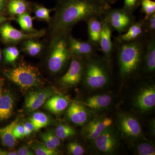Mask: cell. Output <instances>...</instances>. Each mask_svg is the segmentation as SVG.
<instances>
[{
    "mask_svg": "<svg viewBox=\"0 0 155 155\" xmlns=\"http://www.w3.org/2000/svg\"><path fill=\"white\" fill-rule=\"evenodd\" d=\"M111 8L104 0H58L52 24L55 37L67 35L78 22L102 17Z\"/></svg>",
    "mask_w": 155,
    "mask_h": 155,
    "instance_id": "obj_1",
    "label": "cell"
},
{
    "mask_svg": "<svg viewBox=\"0 0 155 155\" xmlns=\"http://www.w3.org/2000/svg\"><path fill=\"white\" fill-rule=\"evenodd\" d=\"M130 42L114 40V51L117 54L119 75L122 80L135 77L143 68V58L147 36Z\"/></svg>",
    "mask_w": 155,
    "mask_h": 155,
    "instance_id": "obj_2",
    "label": "cell"
},
{
    "mask_svg": "<svg viewBox=\"0 0 155 155\" xmlns=\"http://www.w3.org/2000/svg\"><path fill=\"white\" fill-rule=\"evenodd\" d=\"M110 67L97 54L85 59L83 78L85 85L92 90L105 87L110 81Z\"/></svg>",
    "mask_w": 155,
    "mask_h": 155,
    "instance_id": "obj_3",
    "label": "cell"
},
{
    "mask_svg": "<svg viewBox=\"0 0 155 155\" xmlns=\"http://www.w3.org/2000/svg\"><path fill=\"white\" fill-rule=\"evenodd\" d=\"M6 77L22 90H27L44 84L41 74L37 67L22 64L5 70Z\"/></svg>",
    "mask_w": 155,
    "mask_h": 155,
    "instance_id": "obj_4",
    "label": "cell"
},
{
    "mask_svg": "<svg viewBox=\"0 0 155 155\" xmlns=\"http://www.w3.org/2000/svg\"><path fill=\"white\" fill-rule=\"evenodd\" d=\"M68 35L55 38L48 61V67L52 73L61 72L71 59L72 54L67 42Z\"/></svg>",
    "mask_w": 155,
    "mask_h": 155,
    "instance_id": "obj_5",
    "label": "cell"
},
{
    "mask_svg": "<svg viewBox=\"0 0 155 155\" xmlns=\"http://www.w3.org/2000/svg\"><path fill=\"white\" fill-rule=\"evenodd\" d=\"M117 124L122 136L130 141L146 138L140 122L131 114L119 113L117 116Z\"/></svg>",
    "mask_w": 155,
    "mask_h": 155,
    "instance_id": "obj_6",
    "label": "cell"
},
{
    "mask_svg": "<svg viewBox=\"0 0 155 155\" xmlns=\"http://www.w3.org/2000/svg\"><path fill=\"white\" fill-rule=\"evenodd\" d=\"M101 19L107 23L113 30L119 34L124 33L136 20L133 14H130L123 9L110 8L104 13Z\"/></svg>",
    "mask_w": 155,
    "mask_h": 155,
    "instance_id": "obj_7",
    "label": "cell"
},
{
    "mask_svg": "<svg viewBox=\"0 0 155 155\" xmlns=\"http://www.w3.org/2000/svg\"><path fill=\"white\" fill-rule=\"evenodd\" d=\"M91 142L96 150L104 155L114 154L119 145L118 136L112 125L107 127Z\"/></svg>",
    "mask_w": 155,
    "mask_h": 155,
    "instance_id": "obj_8",
    "label": "cell"
},
{
    "mask_svg": "<svg viewBox=\"0 0 155 155\" xmlns=\"http://www.w3.org/2000/svg\"><path fill=\"white\" fill-rule=\"evenodd\" d=\"M68 71L61 78L59 83L65 87L75 86L83 79L85 59L72 55Z\"/></svg>",
    "mask_w": 155,
    "mask_h": 155,
    "instance_id": "obj_9",
    "label": "cell"
},
{
    "mask_svg": "<svg viewBox=\"0 0 155 155\" xmlns=\"http://www.w3.org/2000/svg\"><path fill=\"white\" fill-rule=\"evenodd\" d=\"M113 124V119L110 117L105 116H95L84 126L81 134L87 141L92 142Z\"/></svg>",
    "mask_w": 155,
    "mask_h": 155,
    "instance_id": "obj_10",
    "label": "cell"
},
{
    "mask_svg": "<svg viewBox=\"0 0 155 155\" xmlns=\"http://www.w3.org/2000/svg\"><path fill=\"white\" fill-rule=\"evenodd\" d=\"M133 105L137 110L142 113L150 110L154 107V84H148L141 87L134 97Z\"/></svg>",
    "mask_w": 155,
    "mask_h": 155,
    "instance_id": "obj_11",
    "label": "cell"
},
{
    "mask_svg": "<svg viewBox=\"0 0 155 155\" xmlns=\"http://www.w3.org/2000/svg\"><path fill=\"white\" fill-rule=\"evenodd\" d=\"M90 110L79 101L71 102L66 110L69 122L78 126H84L91 119Z\"/></svg>",
    "mask_w": 155,
    "mask_h": 155,
    "instance_id": "obj_12",
    "label": "cell"
},
{
    "mask_svg": "<svg viewBox=\"0 0 155 155\" xmlns=\"http://www.w3.org/2000/svg\"><path fill=\"white\" fill-rule=\"evenodd\" d=\"M67 42L71 54L86 59L97 54L99 48L88 41H83L67 35Z\"/></svg>",
    "mask_w": 155,
    "mask_h": 155,
    "instance_id": "obj_13",
    "label": "cell"
},
{
    "mask_svg": "<svg viewBox=\"0 0 155 155\" xmlns=\"http://www.w3.org/2000/svg\"><path fill=\"white\" fill-rule=\"evenodd\" d=\"M55 94V90L52 87L30 92L25 97V109L29 112L35 111L43 105L50 97Z\"/></svg>",
    "mask_w": 155,
    "mask_h": 155,
    "instance_id": "obj_14",
    "label": "cell"
},
{
    "mask_svg": "<svg viewBox=\"0 0 155 155\" xmlns=\"http://www.w3.org/2000/svg\"><path fill=\"white\" fill-rule=\"evenodd\" d=\"M45 31L25 33L17 30L9 24H4L0 28V33L5 41L10 42H17L23 40L32 39L42 36Z\"/></svg>",
    "mask_w": 155,
    "mask_h": 155,
    "instance_id": "obj_15",
    "label": "cell"
},
{
    "mask_svg": "<svg viewBox=\"0 0 155 155\" xmlns=\"http://www.w3.org/2000/svg\"><path fill=\"white\" fill-rule=\"evenodd\" d=\"M102 22L101 32L100 37L99 47L102 52L103 58L111 67V61L114 52V45L111 39L114 31L107 23L100 18Z\"/></svg>",
    "mask_w": 155,
    "mask_h": 155,
    "instance_id": "obj_16",
    "label": "cell"
},
{
    "mask_svg": "<svg viewBox=\"0 0 155 155\" xmlns=\"http://www.w3.org/2000/svg\"><path fill=\"white\" fill-rule=\"evenodd\" d=\"M125 32L119 34L114 40L120 42H130L141 39L148 35L145 29L144 18L136 21Z\"/></svg>",
    "mask_w": 155,
    "mask_h": 155,
    "instance_id": "obj_17",
    "label": "cell"
},
{
    "mask_svg": "<svg viewBox=\"0 0 155 155\" xmlns=\"http://www.w3.org/2000/svg\"><path fill=\"white\" fill-rule=\"evenodd\" d=\"M143 69L147 74L155 70V35H148L143 58Z\"/></svg>",
    "mask_w": 155,
    "mask_h": 155,
    "instance_id": "obj_18",
    "label": "cell"
},
{
    "mask_svg": "<svg viewBox=\"0 0 155 155\" xmlns=\"http://www.w3.org/2000/svg\"><path fill=\"white\" fill-rule=\"evenodd\" d=\"M113 100L110 94H104L89 97L83 101L79 102L90 110H102L110 105Z\"/></svg>",
    "mask_w": 155,
    "mask_h": 155,
    "instance_id": "obj_19",
    "label": "cell"
},
{
    "mask_svg": "<svg viewBox=\"0 0 155 155\" xmlns=\"http://www.w3.org/2000/svg\"><path fill=\"white\" fill-rule=\"evenodd\" d=\"M71 103L68 96L61 94L54 95L45 103L44 107L55 114H61L67 110Z\"/></svg>",
    "mask_w": 155,
    "mask_h": 155,
    "instance_id": "obj_20",
    "label": "cell"
},
{
    "mask_svg": "<svg viewBox=\"0 0 155 155\" xmlns=\"http://www.w3.org/2000/svg\"><path fill=\"white\" fill-rule=\"evenodd\" d=\"M15 98L9 91L3 92L0 97V121L10 119L13 114Z\"/></svg>",
    "mask_w": 155,
    "mask_h": 155,
    "instance_id": "obj_21",
    "label": "cell"
},
{
    "mask_svg": "<svg viewBox=\"0 0 155 155\" xmlns=\"http://www.w3.org/2000/svg\"><path fill=\"white\" fill-rule=\"evenodd\" d=\"M88 30V41L99 48L102 22L100 18L93 17L87 21Z\"/></svg>",
    "mask_w": 155,
    "mask_h": 155,
    "instance_id": "obj_22",
    "label": "cell"
},
{
    "mask_svg": "<svg viewBox=\"0 0 155 155\" xmlns=\"http://www.w3.org/2000/svg\"><path fill=\"white\" fill-rule=\"evenodd\" d=\"M17 122V119L6 127L0 128V138L2 144L6 147L12 148L17 144V139L14 137L13 130Z\"/></svg>",
    "mask_w": 155,
    "mask_h": 155,
    "instance_id": "obj_23",
    "label": "cell"
},
{
    "mask_svg": "<svg viewBox=\"0 0 155 155\" xmlns=\"http://www.w3.org/2000/svg\"><path fill=\"white\" fill-rule=\"evenodd\" d=\"M131 146L134 152L139 155H154V146L150 142L143 138L131 141Z\"/></svg>",
    "mask_w": 155,
    "mask_h": 155,
    "instance_id": "obj_24",
    "label": "cell"
},
{
    "mask_svg": "<svg viewBox=\"0 0 155 155\" xmlns=\"http://www.w3.org/2000/svg\"><path fill=\"white\" fill-rule=\"evenodd\" d=\"M33 124L34 131H38L52 123V119L48 116L42 112H36L29 119Z\"/></svg>",
    "mask_w": 155,
    "mask_h": 155,
    "instance_id": "obj_25",
    "label": "cell"
},
{
    "mask_svg": "<svg viewBox=\"0 0 155 155\" xmlns=\"http://www.w3.org/2000/svg\"><path fill=\"white\" fill-rule=\"evenodd\" d=\"M28 4L25 0H10L8 4V9L12 15L24 14L27 10Z\"/></svg>",
    "mask_w": 155,
    "mask_h": 155,
    "instance_id": "obj_26",
    "label": "cell"
},
{
    "mask_svg": "<svg viewBox=\"0 0 155 155\" xmlns=\"http://www.w3.org/2000/svg\"><path fill=\"white\" fill-rule=\"evenodd\" d=\"M54 132L61 140H64L72 137L77 133L73 127L65 123L58 125L55 130Z\"/></svg>",
    "mask_w": 155,
    "mask_h": 155,
    "instance_id": "obj_27",
    "label": "cell"
},
{
    "mask_svg": "<svg viewBox=\"0 0 155 155\" xmlns=\"http://www.w3.org/2000/svg\"><path fill=\"white\" fill-rule=\"evenodd\" d=\"M17 21L22 30L27 32L37 31L33 28V18L28 13L25 12L18 16Z\"/></svg>",
    "mask_w": 155,
    "mask_h": 155,
    "instance_id": "obj_28",
    "label": "cell"
},
{
    "mask_svg": "<svg viewBox=\"0 0 155 155\" xmlns=\"http://www.w3.org/2000/svg\"><path fill=\"white\" fill-rule=\"evenodd\" d=\"M31 147L37 155H57L60 154L58 150L50 149L44 143H33Z\"/></svg>",
    "mask_w": 155,
    "mask_h": 155,
    "instance_id": "obj_29",
    "label": "cell"
},
{
    "mask_svg": "<svg viewBox=\"0 0 155 155\" xmlns=\"http://www.w3.org/2000/svg\"><path fill=\"white\" fill-rule=\"evenodd\" d=\"M42 48L41 44L34 41L31 39H28L25 42L24 50L29 55L35 56L41 52Z\"/></svg>",
    "mask_w": 155,
    "mask_h": 155,
    "instance_id": "obj_30",
    "label": "cell"
},
{
    "mask_svg": "<svg viewBox=\"0 0 155 155\" xmlns=\"http://www.w3.org/2000/svg\"><path fill=\"white\" fill-rule=\"evenodd\" d=\"M141 12L145 14V19L155 13V2L152 0H141Z\"/></svg>",
    "mask_w": 155,
    "mask_h": 155,
    "instance_id": "obj_31",
    "label": "cell"
},
{
    "mask_svg": "<svg viewBox=\"0 0 155 155\" xmlns=\"http://www.w3.org/2000/svg\"><path fill=\"white\" fill-rule=\"evenodd\" d=\"M67 150L69 154L82 155L85 153V150L82 145L77 142H69L67 145Z\"/></svg>",
    "mask_w": 155,
    "mask_h": 155,
    "instance_id": "obj_32",
    "label": "cell"
},
{
    "mask_svg": "<svg viewBox=\"0 0 155 155\" xmlns=\"http://www.w3.org/2000/svg\"><path fill=\"white\" fill-rule=\"evenodd\" d=\"M4 55L6 62L11 64L17 60L19 57V51L15 47H9L4 51Z\"/></svg>",
    "mask_w": 155,
    "mask_h": 155,
    "instance_id": "obj_33",
    "label": "cell"
},
{
    "mask_svg": "<svg viewBox=\"0 0 155 155\" xmlns=\"http://www.w3.org/2000/svg\"><path fill=\"white\" fill-rule=\"evenodd\" d=\"M54 10V9H48L42 6H37L35 13L37 18L48 21L50 19V13Z\"/></svg>",
    "mask_w": 155,
    "mask_h": 155,
    "instance_id": "obj_34",
    "label": "cell"
},
{
    "mask_svg": "<svg viewBox=\"0 0 155 155\" xmlns=\"http://www.w3.org/2000/svg\"><path fill=\"white\" fill-rule=\"evenodd\" d=\"M145 29L148 35H155V13L147 19L144 18Z\"/></svg>",
    "mask_w": 155,
    "mask_h": 155,
    "instance_id": "obj_35",
    "label": "cell"
},
{
    "mask_svg": "<svg viewBox=\"0 0 155 155\" xmlns=\"http://www.w3.org/2000/svg\"><path fill=\"white\" fill-rule=\"evenodd\" d=\"M141 0H124L122 9L127 13L133 14L140 6Z\"/></svg>",
    "mask_w": 155,
    "mask_h": 155,
    "instance_id": "obj_36",
    "label": "cell"
},
{
    "mask_svg": "<svg viewBox=\"0 0 155 155\" xmlns=\"http://www.w3.org/2000/svg\"><path fill=\"white\" fill-rule=\"evenodd\" d=\"M41 138L44 144L50 149L54 150H58V147L55 145L54 144V143L51 140V139L49 137L45 132L41 134Z\"/></svg>",
    "mask_w": 155,
    "mask_h": 155,
    "instance_id": "obj_37",
    "label": "cell"
},
{
    "mask_svg": "<svg viewBox=\"0 0 155 155\" xmlns=\"http://www.w3.org/2000/svg\"><path fill=\"white\" fill-rule=\"evenodd\" d=\"M13 133L14 137L17 139H21L24 137L25 135L23 125L17 124L13 129Z\"/></svg>",
    "mask_w": 155,
    "mask_h": 155,
    "instance_id": "obj_38",
    "label": "cell"
},
{
    "mask_svg": "<svg viewBox=\"0 0 155 155\" xmlns=\"http://www.w3.org/2000/svg\"><path fill=\"white\" fill-rule=\"evenodd\" d=\"M45 132L56 146L58 147L61 146V140L58 138L57 135H56L54 130H47V131H45Z\"/></svg>",
    "mask_w": 155,
    "mask_h": 155,
    "instance_id": "obj_39",
    "label": "cell"
},
{
    "mask_svg": "<svg viewBox=\"0 0 155 155\" xmlns=\"http://www.w3.org/2000/svg\"><path fill=\"white\" fill-rule=\"evenodd\" d=\"M23 126H24L25 137L30 135L32 133V131H34V127L33 124L30 121L25 122L23 125Z\"/></svg>",
    "mask_w": 155,
    "mask_h": 155,
    "instance_id": "obj_40",
    "label": "cell"
},
{
    "mask_svg": "<svg viewBox=\"0 0 155 155\" xmlns=\"http://www.w3.org/2000/svg\"><path fill=\"white\" fill-rule=\"evenodd\" d=\"M17 153L18 155H33L34 153L31 150L29 149L26 146H23L20 147L17 150Z\"/></svg>",
    "mask_w": 155,
    "mask_h": 155,
    "instance_id": "obj_41",
    "label": "cell"
},
{
    "mask_svg": "<svg viewBox=\"0 0 155 155\" xmlns=\"http://www.w3.org/2000/svg\"><path fill=\"white\" fill-rule=\"evenodd\" d=\"M154 119H153L150 122L149 124V130L150 133L153 136H155V123Z\"/></svg>",
    "mask_w": 155,
    "mask_h": 155,
    "instance_id": "obj_42",
    "label": "cell"
},
{
    "mask_svg": "<svg viewBox=\"0 0 155 155\" xmlns=\"http://www.w3.org/2000/svg\"><path fill=\"white\" fill-rule=\"evenodd\" d=\"M3 155H18L17 152L15 151H3Z\"/></svg>",
    "mask_w": 155,
    "mask_h": 155,
    "instance_id": "obj_43",
    "label": "cell"
},
{
    "mask_svg": "<svg viewBox=\"0 0 155 155\" xmlns=\"http://www.w3.org/2000/svg\"><path fill=\"white\" fill-rule=\"evenodd\" d=\"M5 5V0H0V11L2 10Z\"/></svg>",
    "mask_w": 155,
    "mask_h": 155,
    "instance_id": "obj_44",
    "label": "cell"
},
{
    "mask_svg": "<svg viewBox=\"0 0 155 155\" xmlns=\"http://www.w3.org/2000/svg\"><path fill=\"white\" fill-rule=\"evenodd\" d=\"M4 85V83L2 80L0 79V97L2 94L3 91V86Z\"/></svg>",
    "mask_w": 155,
    "mask_h": 155,
    "instance_id": "obj_45",
    "label": "cell"
},
{
    "mask_svg": "<svg viewBox=\"0 0 155 155\" xmlns=\"http://www.w3.org/2000/svg\"><path fill=\"white\" fill-rule=\"evenodd\" d=\"M8 19L5 18V17H3V16L0 15V24L2 23V22H5V21H6V20H8Z\"/></svg>",
    "mask_w": 155,
    "mask_h": 155,
    "instance_id": "obj_46",
    "label": "cell"
},
{
    "mask_svg": "<svg viewBox=\"0 0 155 155\" xmlns=\"http://www.w3.org/2000/svg\"><path fill=\"white\" fill-rule=\"evenodd\" d=\"M104 1H105L106 2L108 3V4H113L116 3L118 0H104Z\"/></svg>",
    "mask_w": 155,
    "mask_h": 155,
    "instance_id": "obj_47",
    "label": "cell"
},
{
    "mask_svg": "<svg viewBox=\"0 0 155 155\" xmlns=\"http://www.w3.org/2000/svg\"><path fill=\"white\" fill-rule=\"evenodd\" d=\"M2 52H1V50H0V61H1V60H2Z\"/></svg>",
    "mask_w": 155,
    "mask_h": 155,
    "instance_id": "obj_48",
    "label": "cell"
},
{
    "mask_svg": "<svg viewBox=\"0 0 155 155\" xmlns=\"http://www.w3.org/2000/svg\"><path fill=\"white\" fill-rule=\"evenodd\" d=\"M3 151L0 148V155H3Z\"/></svg>",
    "mask_w": 155,
    "mask_h": 155,
    "instance_id": "obj_49",
    "label": "cell"
}]
</instances>
